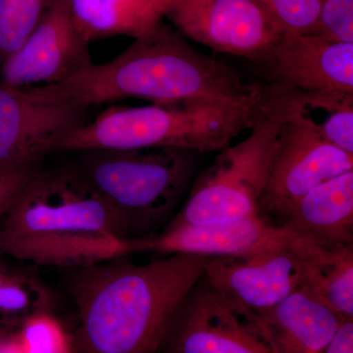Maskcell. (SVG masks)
I'll return each instance as SVG.
<instances>
[{"instance_id": "cell-12", "label": "cell", "mask_w": 353, "mask_h": 353, "mask_svg": "<svg viewBox=\"0 0 353 353\" xmlns=\"http://www.w3.org/2000/svg\"><path fill=\"white\" fill-rule=\"evenodd\" d=\"M292 239L252 255L209 257L203 278L246 310L274 307L304 287L303 260Z\"/></svg>"}, {"instance_id": "cell-6", "label": "cell", "mask_w": 353, "mask_h": 353, "mask_svg": "<svg viewBox=\"0 0 353 353\" xmlns=\"http://www.w3.org/2000/svg\"><path fill=\"white\" fill-rule=\"evenodd\" d=\"M284 85H263L250 134L220 150L165 228L199 226L259 216L278 132L288 116ZM164 228V229H165Z\"/></svg>"}, {"instance_id": "cell-15", "label": "cell", "mask_w": 353, "mask_h": 353, "mask_svg": "<svg viewBox=\"0 0 353 353\" xmlns=\"http://www.w3.org/2000/svg\"><path fill=\"white\" fill-rule=\"evenodd\" d=\"M245 310L271 353H322L347 321L305 289L270 309Z\"/></svg>"}, {"instance_id": "cell-1", "label": "cell", "mask_w": 353, "mask_h": 353, "mask_svg": "<svg viewBox=\"0 0 353 353\" xmlns=\"http://www.w3.org/2000/svg\"><path fill=\"white\" fill-rule=\"evenodd\" d=\"M208 259L172 254L136 264L123 256L70 271V294L80 318L79 353H157Z\"/></svg>"}, {"instance_id": "cell-23", "label": "cell", "mask_w": 353, "mask_h": 353, "mask_svg": "<svg viewBox=\"0 0 353 353\" xmlns=\"http://www.w3.org/2000/svg\"><path fill=\"white\" fill-rule=\"evenodd\" d=\"M287 34H308L314 26L322 0H256Z\"/></svg>"}, {"instance_id": "cell-26", "label": "cell", "mask_w": 353, "mask_h": 353, "mask_svg": "<svg viewBox=\"0 0 353 353\" xmlns=\"http://www.w3.org/2000/svg\"><path fill=\"white\" fill-rule=\"evenodd\" d=\"M3 339L4 338H2V336H0V350H1L2 343H3Z\"/></svg>"}, {"instance_id": "cell-19", "label": "cell", "mask_w": 353, "mask_h": 353, "mask_svg": "<svg viewBox=\"0 0 353 353\" xmlns=\"http://www.w3.org/2000/svg\"><path fill=\"white\" fill-rule=\"evenodd\" d=\"M287 90L288 117L353 155V94Z\"/></svg>"}, {"instance_id": "cell-20", "label": "cell", "mask_w": 353, "mask_h": 353, "mask_svg": "<svg viewBox=\"0 0 353 353\" xmlns=\"http://www.w3.org/2000/svg\"><path fill=\"white\" fill-rule=\"evenodd\" d=\"M54 296L32 268L0 261V316L27 319L51 310Z\"/></svg>"}, {"instance_id": "cell-16", "label": "cell", "mask_w": 353, "mask_h": 353, "mask_svg": "<svg viewBox=\"0 0 353 353\" xmlns=\"http://www.w3.org/2000/svg\"><path fill=\"white\" fill-rule=\"evenodd\" d=\"M278 227L326 245H353V171L330 179L292 206Z\"/></svg>"}, {"instance_id": "cell-10", "label": "cell", "mask_w": 353, "mask_h": 353, "mask_svg": "<svg viewBox=\"0 0 353 353\" xmlns=\"http://www.w3.org/2000/svg\"><path fill=\"white\" fill-rule=\"evenodd\" d=\"M87 108L44 99L0 82V169L41 164L85 122Z\"/></svg>"}, {"instance_id": "cell-18", "label": "cell", "mask_w": 353, "mask_h": 353, "mask_svg": "<svg viewBox=\"0 0 353 353\" xmlns=\"http://www.w3.org/2000/svg\"><path fill=\"white\" fill-rule=\"evenodd\" d=\"M303 289L343 320H353V245H326L294 236Z\"/></svg>"}, {"instance_id": "cell-22", "label": "cell", "mask_w": 353, "mask_h": 353, "mask_svg": "<svg viewBox=\"0 0 353 353\" xmlns=\"http://www.w3.org/2000/svg\"><path fill=\"white\" fill-rule=\"evenodd\" d=\"M308 34L332 43H353V0H322Z\"/></svg>"}, {"instance_id": "cell-24", "label": "cell", "mask_w": 353, "mask_h": 353, "mask_svg": "<svg viewBox=\"0 0 353 353\" xmlns=\"http://www.w3.org/2000/svg\"><path fill=\"white\" fill-rule=\"evenodd\" d=\"M41 164L0 169V217L11 208Z\"/></svg>"}, {"instance_id": "cell-4", "label": "cell", "mask_w": 353, "mask_h": 353, "mask_svg": "<svg viewBox=\"0 0 353 353\" xmlns=\"http://www.w3.org/2000/svg\"><path fill=\"white\" fill-rule=\"evenodd\" d=\"M260 99L252 103L196 99L113 106L74 130L57 152L163 148L216 152L252 128Z\"/></svg>"}, {"instance_id": "cell-14", "label": "cell", "mask_w": 353, "mask_h": 353, "mask_svg": "<svg viewBox=\"0 0 353 353\" xmlns=\"http://www.w3.org/2000/svg\"><path fill=\"white\" fill-rule=\"evenodd\" d=\"M264 58L279 85L299 92L353 94V43L285 32Z\"/></svg>"}, {"instance_id": "cell-17", "label": "cell", "mask_w": 353, "mask_h": 353, "mask_svg": "<svg viewBox=\"0 0 353 353\" xmlns=\"http://www.w3.org/2000/svg\"><path fill=\"white\" fill-rule=\"evenodd\" d=\"M74 25L88 43L152 31L166 15L171 0H64Z\"/></svg>"}, {"instance_id": "cell-13", "label": "cell", "mask_w": 353, "mask_h": 353, "mask_svg": "<svg viewBox=\"0 0 353 353\" xmlns=\"http://www.w3.org/2000/svg\"><path fill=\"white\" fill-rule=\"evenodd\" d=\"M294 234L264 218L199 226L165 228L150 238L132 240L134 253L245 256L285 245Z\"/></svg>"}, {"instance_id": "cell-25", "label": "cell", "mask_w": 353, "mask_h": 353, "mask_svg": "<svg viewBox=\"0 0 353 353\" xmlns=\"http://www.w3.org/2000/svg\"><path fill=\"white\" fill-rule=\"evenodd\" d=\"M322 353H353V320L341 324Z\"/></svg>"}, {"instance_id": "cell-21", "label": "cell", "mask_w": 353, "mask_h": 353, "mask_svg": "<svg viewBox=\"0 0 353 353\" xmlns=\"http://www.w3.org/2000/svg\"><path fill=\"white\" fill-rule=\"evenodd\" d=\"M54 0H0V62L36 29Z\"/></svg>"}, {"instance_id": "cell-9", "label": "cell", "mask_w": 353, "mask_h": 353, "mask_svg": "<svg viewBox=\"0 0 353 353\" xmlns=\"http://www.w3.org/2000/svg\"><path fill=\"white\" fill-rule=\"evenodd\" d=\"M162 345L168 353H271L245 309L203 276L179 304Z\"/></svg>"}, {"instance_id": "cell-11", "label": "cell", "mask_w": 353, "mask_h": 353, "mask_svg": "<svg viewBox=\"0 0 353 353\" xmlns=\"http://www.w3.org/2000/svg\"><path fill=\"white\" fill-rule=\"evenodd\" d=\"M88 46L64 0H54L25 43L1 62V81L16 88L64 82L94 64Z\"/></svg>"}, {"instance_id": "cell-5", "label": "cell", "mask_w": 353, "mask_h": 353, "mask_svg": "<svg viewBox=\"0 0 353 353\" xmlns=\"http://www.w3.org/2000/svg\"><path fill=\"white\" fill-rule=\"evenodd\" d=\"M73 165L124 223L130 240L150 238L176 214L197 152L180 148L83 152Z\"/></svg>"}, {"instance_id": "cell-8", "label": "cell", "mask_w": 353, "mask_h": 353, "mask_svg": "<svg viewBox=\"0 0 353 353\" xmlns=\"http://www.w3.org/2000/svg\"><path fill=\"white\" fill-rule=\"evenodd\" d=\"M165 18L185 38L250 59L264 58L285 34L256 0H171Z\"/></svg>"}, {"instance_id": "cell-27", "label": "cell", "mask_w": 353, "mask_h": 353, "mask_svg": "<svg viewBox=\"0 0 353 353\" xmlns=\"http://www.w3.org/2000/svg\"><path fill=\"white\" fill-rule=\"evenodd\" d=\"M71 353H79V352H78V350H77V348H76V350H74V352H72Z\"/></svg>"}, {"instance_id": "cell-7", "label": "cell", "mask_w": 353, "mask_h": 353, "mask_svg": "<svg viewBox=\"0 0 353 353\" xmlns=\"http://www.w3.org/2000/svg\"><path fill=\"white\" fill-rule=\"evenodd\" d=\"M353 171V155L296 120L285 118L278 132L259 216L278 226L292 206L330 179Z\"/></svg>"}, {"instance_id": "cell-3", "label": "cell", "mask_w": 353, "mask_h": 353, "mask_svg": "<svg viewBox=\"0 0 353 353\" xmlns=\"http://www.w3.org/2000/svg\"><path fill=\"white\" fill-rule=\"evenodd\" d=\"M262 88L245 83L231 67L202 54L163 21L105 63H94L62 83L32 87L44 99L83 108L129 99L152 103L196 99L252 103L259 101Z\"/></svg>"}, {"instance_id": "cell-2", "label": "cell", "mask_w": 353, "mask_h": 353, "mask_svg": "<svg viewBox=\"0 0 353 353\" xmlns=\"http://www.w3.org/2000/svg\"><path fill=\"white\" fill-rule=\"evenodd\" d=\"M134 253L117 213L74 168L43 169L0 217V256L69 271Z\"/></svg>"}]
</instances>
